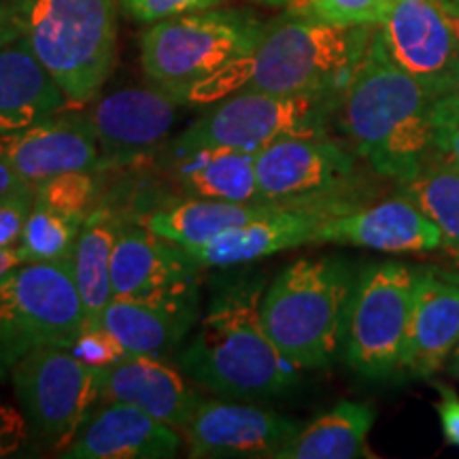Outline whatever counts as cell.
<instances>
[{"label":"cell","mask_w":459,"mask_h":459,"mask_svg":"<svg viewBox=\"0 0 459 459\" xmlns=\"http://www.w3.org/2000/svg\"><path fill=\"white\" fill-rule=\"evenodd\" d=\"M264 274H220L192 341L183 344L179 368L200 389L228 400H264L298 385L300 368L291 364L264 330Z\"/></svg>","instance_id":"6da1fadb"},{"label":"cell","mask_w":459,"mask_h":459,"mask_svg":"<svg viewBox=\"0 0 459 459\" xmlns=\"http://www.w3.org/2000/svg\"><path fill=\"white\" fill-rule=\"evenodd\" d=\"M443 96L395 65L375 26L368 48L342 90L338 122L353 152L377 175L404 183L438 153Z\"/></svg>","instance_id":"7a4b0ae2"},{"label":"cell","mask_w":459,"mask_h":459,"mask_svg":"<svg viewBox=\"0 0 459 459\" xmlns=\"http://www.w3.org/2000/svg\"><path fill=\"white\" fill-rule=\"evenodd\" d=\"M375 26H338L285 15L264 24L243 57L187 91V107H206L238 91L279 96L342 94L368 48Z\"/></svg>","instance_id":"3957f363"},{"label":"cell","mask_w":459,"mask_h":459,"mask_svg":"<svg viewBox=\"0 0 459 459\" xmlns=\"http://www.w3.org/2000/svg\"><path fill=\"white\" fill-rule=\"evenodd\" d=\"M355 285L347 260L300 257L271 281L262 324L274 347L300 370L325 368L342 351L344 321Z\"/></svg>","instance_id":"277c9868"},{"label":"cell","mask_w":459,"mask_h":459,"mask_svg":"<svg viewBox=\"0 0 459 459\" xmlns=\"http://www.w3.org/2000/svg\"><path fill=\"white\" fill-rule=\"evenodd\" d=\"M22 39L68 107L100 96L117 57V0H13Z\"/></svg>","instance_id":"5b68a950"},{"label":"cell","mask_w":459,"mask_h":459,"mask_svg":"<svg viewBox=\"0 0 459 459\" xmlns=\"http://www.w3.org/2000/svg\"><path fill=\"white\" fill-rule=\"evenodd\" d=\"M264 24L251 11L217 7L153 22L141 37L143 73L186 105L194 85L254 49Z\"/></svg>","instance_id":"8992f818"},{"label":"cell","mask_w":459,"mask_h":459,"mask_svg":"<svg viewBox=\"0 0 459 459\" xmlns=\"http://www.w3.org/2000/svg\"><path fill=\"white\" fill-rule=\"evenodd\" d=\"M355 158L328 134L273 143L257 153L262 203L330 217L359 209L370 196Z\"/></svg>","instance_id":"52a82bcc"},{"label":"cell","mask_w":459,"mask_h":459,"mask_svg":"<svg viewBox=\"0 0 459 459\" xmlns=\"http://www.w3.org/2000/svg\"><path fill=\"white\" fill-rule=\"evenodd\" d=\"M85 324L71 262H26L0 277V381L45 344L68 347Z\"/></svg>","instance_id":"ba28073f"},{"label":"cell","mask_w":459,"mask_h":459,"mask_svg":"<svg viewBox=\"0 0 459 459\" xmlns=\"http://www.w3.org/2000/svg\"><path fill=\"white\" fill-rule=\"evenodd\" d=\"M342 94L279 96L238 91L211 102L209 108L169 143L179 149L221 147L260 153L291 136L325 134Z\"/></svg>","instance_id":"9c48e42d"},{"label":"cell","mask_w":459,"mask_h":459,"mask_svg":"<svg viewBox=\"0 0 459 459\" xmlns=\"http://www.w3.org/2000/svg\"><path fill=\"white\" fill-rule=\"evenodd\" d=\"M17 404L30 426L32 446L60 455L102 400L100 370L65 344H45L11 370Z\"/></svg>","instance_id":"30bf717a"},{"label":"cell","mask_w":459,"mask_h":459,"mask_svg":"<svg viewBox=\"0 0 459 459\" xmlns=\"http://www.w3.org/2000/svg\"><path fill=\"white\" fill-rule=\"evenodd\" d=\"M415 283L417 271L398 262L370 264L355 277L342 355L359 377L383 381L398 372Z\"/></svg>","instance_id":"8fae6325"},{"label":"cell","mask_w":459,"mask_h":459,"mask_svg":"<svg viewBox=\"0 0 459 459\" xmlns=\"http://www.w3.org/2000/svg\"><path fill=\"white\" fill-rule=\"evenodd\" d=\"M85 117L99 145V170H119L147 164L172 139L187 105L164 90L124 88L91 100Z\"/></svg>","instance_id":"7c38bea8"},{"label":"cell","mask_w":459,"mask_h":459,"mask_svg":"<svg viewBox=\"0 0 459 459\" xmlns=\"http://www.w3.org/2000/svg\"><path fill=\"white\" fill-rule=\"evenodd\" d=\"M203 271L181 245L124 220L111 260L113 298L200 307Z\"/></svg>","instance_id":"4fadbf2b"},{"label":"cell","mask_w":459,"mask_h":459,"mask_svg":"<svg viewBox=\"0 0 459 459\" xmlns=\"http://www.w3.org/2000/svg\"><path fill=\"white\" fill-rule=\"evenodd\" d=\"M377 28L402 71L438 94L459 91V37L438 0H394Z\"/></svg>","instance_id":"5bb4252c"},{"label":"cell","mask_w":459,"mask_h":459,"mask_svg":"<svg viewBox=\"0 0 459 459\" xmlns=\"http://www.w3.org/2000/svg\"><path fill=\"white\" fill-rule=\"evenodd\" d=\"M298 429L296 421L262 406L204 400L183 434L194 459H277Z\"/></svg>","instance_id":"9a60e30c"},{"label":"cell","mask_w":459,"mask_h":459,"mask_svg":"<svg viewBox=\"0 0 459 459\" xmlns=\"http://www.w3.org/2000/svg\"><path fill=\"white\" fill-rule=\"evenodd\" d=\"M99 160L94 132L79 108L0 132V162L34 187L68 170H99Z\"/></svg>","instance_id":"2e32d148"},{"label":"cell","mask_w":459,"mask_h":459,"mask_svg":"<svg viewBox=\"0 0 459 459\" xmlns=\"http://www.w3.org/2000/svg\"><path fill=\"white\" fill-rule=\"evenodd\" d=\"M152 162L158 164L160 175L172 187L175 198L262 203L257 153L221 147L179 149L166 143Z\"/></svg>","instance_id":"e0dca14e"},{"label":"cell","mask_w":459,"mask_h":459,"mask_svg":"<svg viewBox=\"0 0 459 459\" xmlns=\"http://www.w3.org/2000/svg\"><path fill=\"white\" fill-rule=\"evenodd\" d=\"M179 429L124 402L96 406L60 457L170 459L179 455Z\"/></svg>","instance_id":"ac0fdd59"},{"label":"cell","mask_w":459,"mask_h":459,"mask_svg":"<svg viewBox=\"0 0 459 459\" xmlns=\"http://www.w3.org/2000/svg\"><path fill=\"white\" fill-rule=\"evenodd\" d=\"M315 243L366 247L385 254H426L443 247L440 230L411 200L395 196L321 223Z\"/></svg>","instance_id":"d6986e66"},{"label":"cell","mask_w":459,"mask_h":459,"mask_svg":"<svg viewBox=\"0 0 459 459\" xmlns=\"http://www.w3.org/2000/svg\"><path fill=\"white\" fill-rule=\"evenodd\" d=\"M100 394L102 400L136 406L181 432L204 402L183 370L152 355H128L102 368Z\"/></svg>","instance_id":"ffe728a7"},{"label":"cell","mask_w":459,"mask_h":459,"mask_svg":"<svg viewBox=\"0 0 459 459\" xmlns=\"http://www.w3.org/2000/svg\"><path fill=\"white\" fill-rule=\"evenodd\" d=\"M459 344V283L445 273L417 271L411 321L398 372L426 378L445 366Z\"/></svg>","instance_id":"44dd1931"},{"label":"cell","mask_w":459,"mask_h":459,"mask_svg":"<svg viewBox=\"0 0 459 459\" xmlns=\"http://www.w3.org/2000/svg\"><path fill=\"white\" fill-rule=\"evenodd\" d=\"M330 215L307 209L271 206L243 226L223 230L209 243L192 249L194 260L203 268H237L255 264L281 251L315 243L321 223Z\"/></svg>","instance_id":"7402d4cb"},{"label":"cell","mask_w":459,"mask_h":459,"mask_svg":"<svg viewBox=\"0 0 459 459\" xmlns=\"http://www.w3.org/2000/svg\"><path fill=\"white\" fill-rule=\"evenodd\" d=\"M200 307L164 304L113 298L100 313L99 324L117 336L130 355L170 358L194 325L198 324Z\"/></svg>","instance_id":"603a6c76"},{"label":"cell","mask_w":459,"mask_h":459,"mask_svg":"<svg viewBox=\"0 0 459 459\" xmlns=\"http://www.w3.org/2000/svg\"><path fill=\"white\" fill-rule=\"evenodd\" d=\"M66 108L65 91L24 39L0 49V132L26 128Z\"/></svg>","instance_id":"cb8c5ba5"},{"label":"cell","mask_w":459,"mask_h":459,"mask_svg":"<svg viewBox=\"0 0 459 459\" xmlns=\"http://www.w3.org/2000/svg\"><path fill=\"white\" fill-rule=\"evenodd\" d=\"M271 206L262 203L238 204L204 198H170L149 209L139 221L160 237L192 251L209 243L223 230L243 226L266 213Z\"/></svg>","instance_id":"d4e9b609"},{"label":"cell","mask_w":459,"mask_h":459,"mask_svg":"<svg viewBox=\"0 0 459 459\" xmlns=\"http://www.w3.org/2000/svg\"><path fill=\"white\" fill-rule=\"evenodd\" d=\"M126 217L107 204H99L85 217L82 232L68 262L82 296L85 321H99L100 313L113 300L111 260L115 240Z\"/></svg>","instance_id":"484cf974"},{"label":"cell","mask_w":459,"mask_h":459,"mask_svg":"<svg viewBox=\"0 0 459 459\" xmlns=\"http://www.w3.org/2000/svg\"><path fill=\"white\" fill-rule=\"evenodd\" d=\"M375 409L359 402H338L334 409L298 429L277 459H355L366 455Z\"/></svg>","instance_id":"4316f807"},{"label":"cell","mask_w":459,"mask_h":459,"mask_svg":"<svg viewBox=\"0 0 459 459\" xmlns=\"http://www.w3.org/2000/svg\"><path fill=\"white\" fill-rule=\"evenodd\" d=\"M398 194L440 230L445 249L459 255V166L438 152L415 177L398 183Z\"/></svg>","instance_id":"83f0119b"},{"label":"cell","mask_w":459,"mask_h":459,"mask_svg":"<svg viewBox=\"0 0 459 459\" xmlns=\"http://www.w3.org/2000/svg\"><path fill=\"white\" fill-rule=\"evenodd\" d=\"M82 217L66 215L34 198V206L22 232L17 251L26 262L68 260L83 226Z\"/></svg>","instance_id":"f1b7e54d"},{"label":"cell","mask_w":459,"mask_h":459,"mask_svg":"<svg viewBox=\"0 0 459 459\" xmlns=\"http://www.w3.org/2000/svg\"><path fill=\"white\" fill-rule=\"evenodd\" d=\"M102 170H68L34 187L39 203L85 220L99 206Z\"/></svg>","instance_id":"f546056e"},{"label":"cell","mask_w":459,"mask_h":459,"mask_svg":"<svg viewBox=\"0 0 459 459\" xmlns=\"http://www.w3.org/2000/svg\"><path fill=\"white\" fill-rule=\"evenodd\" d=\"M394 0H290L287 11L338 26H378Z\"/></svg>","instance_id":"4dcf8cb0"},{"label":"cell","mask_w":459,"mask_h":459,"mask_svg":"<svg viewBox=\"0 0 459 459\" xmlns=\"http://www.w3.org/2000/svg\"><path fill=\"white\" fill-rule=\"evenodd\" d=\"M68 349L85 364L99 370L108 368V366L117 364L130 355L124 349V344L117 341V336L111 334L99 321H85L74 341L68 344Z\"/></svg>","instance_id":"1f68e13d"},{"label":"cell","mask_w":459,"mask_h":459,"mask_svg":"<svg viewBox=\"0 0 459 459\" xmlns=\"http://www.w3.org/2000/svg\"><path fill=\"white\" fill-rule=\"evenodd\" d=\"M34 198V186H24L0 196V249H11L20 243Z\"/></svg>","instance_id":"d6a6232c"},{"label":"cell","mask_w":459,"mask_h":459,"mask_svg":"<svg viewBox=\"0 0 459 459\" xmlns=\"http://www.w3.org/2000/svg\"><path fill=\"white\" fill-rule=\"evenodd\" d=\"M126 15L139 24L169 20V17L194 13V11L220 7L226 0H119Z\"/></svg>","instance_id":"836d02e7"},{"label":"cell","mask_w":459,"mask_h":459,"mask_svg":"<svg viewBox=\"0 0 459 459\" xmlns=\"http://www.w3.org/2000/svg\"><path fill=\"white\" fill-rule=\"evenodd\" d=\"M26 446H32V436L24 412L0 398V457L20 455Z\"/></svg>","instance_id":"e575fe53"},{"label":"cell","mask_w":459,"mask_h":459,"mask_svg":"<svg viewBox=\"0 0 459 459\" xmlns=\"http://www.w3.org/2000/svg\"><path fill=\"white\" fill-rule=\"evenodd\" d=\"M438 152L459 166V91H451L440 99Z\"/></svg>","instance_id":"d590c367"},{"label":"cell","mask_w":459,"mask_h":459,"mask_svg":"<svg viewBox=\"0 0 459 459\" xmlns=\"http://www.w3.org/2000/svg\"><path fill=\"white\" fill-rule=\"evenodd\" d=\"M436 389L440 394L436 411H438L440 423H443L446 443L459 446V395L451 387L440 385V383H436Z\"/></svg>","instance_id":"8d00e7d4"},{"label":"cell","mask_w":459,"mask_h":459,"mask_svg":"<svg viewBox=\"0 0 459 459\" xmlns=\"http://www.w3.org/2000/svg\"><path fill=\"white\" fill-rule=\"evenodd\" d=\"M22 39V28L17 22L13 0H0V49Z\"/></svg>","instance_id":"74e56055"},{"label":"cell","mask_w":459,"mask_h":459,"mask_svg":"<svg viewBox=\"0 0 459 459\" xmlns=\"http://www.w3.org/2000/svg\"><path fill=\"white\" fill-rule=\"evenodd\" d=\"M24 186H30V183L20 179V177H17L7 164L0 162V196H3V194H7V192H13V189L24 187Z\"/></svg>","instance_id":"f35d334b"},{"label":"cell","mask_w":459,"mask_h":459,"mask_svg":"<svg viewBox=\"0 0 459 459\" xmlns=\"http://www.w3.org/2000/svg\"><path fill=\"white\" fill-rule=\"evenodd\" d=\"M20 264H24V260H22L17 247H11V249H0V277H3V274H7L9 271H13V268L20 266Z\"/></svg>","instance_id":"ab89813d"},{"label":"cell","mask_w":459,"mask_h":459,"mask_svg":"<svg viewBox=\"0 0 459 459\" xmlns=\"http://www.w3.org/2000/svg\"><path fill=\"white\" fill-rule=\"evenodd\" d=\"M446 277H449L451 281H455V283H459V255H453V262H451V271L445 273Z\"/></svg>","instance_id":"60d3db41"},{"label":"cell","mask_w":459,"mask_h":459,"mask_svg":"<svg viewBox=\"0 0 459 459\" xmlns=\"http://www.w3.org/2000/svg\"><path fill=\"white\" fill-rule=\"evenodd\" d=\"M445 13H446V17H449L453 30H455L457 37H459V9L457 11H445Z\"/></svg>","instance_id":"b9f144b4"},{"label":"cell","mask_w":459,"mask_h":459,"mask_svg":"<svg viewBox=\"0 0 459 459\" xmlns=\"http://www.w3.org/2000/svg\"><path fill=\"white\" fill-rule=\"evenodd\" d=\"M254 3L268 4V7H287V3H290V0H254Z\"/></svg>","instance_id":"7bdbcfd3"},{"label":"cell","mask_w":459,"mask_h":459,"mask_svg":"<svg viewBox=\"0 0 459 459\" xmlns=\"http://www.w3.org/2000/svg\"><path fill=\"white\" fill-rule=\"evenodd\" d=\"M438 3L445 11H457L459 9V0H438Z\"/></svg>","instance_id":"ee69618b"},{"label":"cell","mask_w":459,"mask_h":459,"mask_svg":"<svg viewBox=\"0 0 459 459\" xmlns=\"http://www.w3.org/2000/svg\"><path fill=\"white\" fill-rule=\"evenodd\" d=\"M457 358H459V344H457Z\"/></svg>","instance_id":"f6af8a7d"}]
</instances>
